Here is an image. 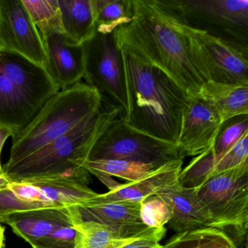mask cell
<instances>
[{
  "label": "cell",
  "mask_w": 248,
  "mask_h": 248,
  "mask_svg": "<svg viewBox=\"0 0 248 248\" xmlns=\"http://www.w3.org/2000/svg\"><path fill=\"white\" fill-rule=\"evenodd\" d=\"M155 195L162 199L170 209L171 219L168 224L176 233L215 229L213 219L195 189L183 187L177 181Z\"/></svg>",
  "instance_id": "2e32d148"
},
{
  "label": "cell",
  "mask_w": 248,
  "mask_h": 248,
  "mask_svg": "<svg viewBox=\"0 0 248 248\" xmlns=\"http://www.w3.org/2000/svg\"><path fill=\"white\" fill-rule=\"evenodd\" d=\"M140 202H83L69 207L72 221H95L108 226L123 238L144 234L152 229L142 223Z\"/></svg>",
  "instance_id": "9a60e30c"
},
{
  "label": "cell",
  "mask_w": 248,
  "mask_h": 248,
  "mask_svg": "<svg viewBox=\"0 0 248 248\" xmlns=\"http://www.w3.org/2000/svg\"><path fill=\"white\" fill-rule=\"evenodd\" d=\"M124 111L103 101L98 112L75 128L27 157L5 164L3 172L10 181L66 178L88 186L91 174L83 167L93 144Z\"/></svg>",
  "instance_id": "3957f363"
},
{
  "label": "cell",
  "mask_w": 248,
  "mask_h": 248,
  "mask_svg": "<svg viewBox=\"0 0 248 248\" xmlns=\"http://www.w3.org/2000/svg\"><path fill=\"white\" fill-rule=\"evenodd\" d=\"M189 34L194 65L204 83L248 85V46L190 27Z\"/></svg>",
  "instance_id": "30bf717a"
},
{
  "label": "cell",
  "mask_w": 248,
  "mask_h": 248,
  "mask_svg": "<svg viewBox=\"0 0 248 248\" xmlns=\"http://www.w3.org/2000/svg\"><path fill=\"white\" fill-rule=\"evenodd\" d=\"M13 136V132L6 127H0V174L3 173V166L1 164V154L2 148L8 138Z\"/></svg>",
  "instance_id": "4dcf8cb0"
},
{
  "label": "cell",
  "mask_w": 248,
  "mask_h": 248,
  "mask_svg": "<svg viewBox=\"0 0 248 248\" xmlns=\"http://www.w3.org/2000/svg\"><path fill=\"white\" fill-rule=\"evenodd\" d=\"M248 132L225 153L216 155L213 147L194 156L181 169L178 181L183 187L195 189L215 175L248 163Z\"/></svg>",
  "instance_id": "e0dca14e"
},
{
  "label": "cell",
  "mask_w": 248,
  "mask_h": 248,
  "mask_svg": "<svg viewBox=\"0 0 248 248\" xmlns=\"http://www.w3.org/2000/svg\"><path fill=\"white\" fill-rule=\"evenodd\" d=\"M5 229L0 223V248H5Z\"/></svg>",
  "instance_id": "1f68e13d"
},
{
  "label": "cell",
  "mask_w": 248,
  "mask_h": 248,
  "mask_svg": "<svg viewBox=\"0 0 248 248\" xmlns=\"http://www.w3.org/2000/svg\"><path fill=\"white\" fill-rule=\"evenodd\" d=\"M195 190L215 229L236 248H243L248 229V162L215 175Z\"/></svg>",
  "instance_id": "8992f818"
},
{
  "label": "cell",
  "mask_w": 248,
  "mask_h": 248,
  "mask_svg": "<svg viewBox=\"0 0 248 248\" xmlns=\"http://www.w3.org/2000/svg\"><path fill=\"white\" fill-rule=\"evenodd\" d=\"M10 179L8 177L5 175V174H0V189L3 188L4 186L7 185L10 182Z\"/></svg>",
  "instance_id": "d6a6232c"
},
{
  "label": "cell",
  "mask_w": 248,
  "mask_h": 248,
  "mask_svg": "<svg viewBox=\"0 0 248 248\" xmlns=\"http://www.w3.org/2000/svg\"><path fill=\"white\" fill-rule=\"evenodd\" d=\"M95 31L111 34L133 19L132 0H93Z\"/></svg>",
  "instance_id": "cb8c5ba5"
},
{
  "label": "cell",
  "mask_w": 248,
  "mask_h": 248,
  "mask_svg": "<svg viewBox=\"0 0 248 248\" xmlns=\"http://www.w3.org/2000/svg\"><path fill=\"white\" fill-rule=\"evenodd\" d=\"M198 95L216 108L223 123L248 114V85L205 82Z\"/></svg>",
  "instance_id": "44dd1931"
},
{
  "label": "cell",
  "mask_w": 248,
  "mask_h": 248,
  "mask_svg": "<svg viewBox=\"0 0 248 248\" xmlns=\"http://www.w3.org/2000/svg\"><path fill=\"white\" fill-rule=\"evenodd\" d=\"M0 49L18 53L44 68L41 35L21 0H0Z\"/></svg>",
  "instance_id": "4fadbf2b"
},
{
  "label": "cell",
  "mask_w": 248,
  "mask_h": 248,
  "mask_svg": "<svg viewBox=\"0 0 248 248\" xmlns=\"http://www.w3.org/2000/svg\"><path fill=\"white\" fill-rule=\"evenodd\" d=\"M166 232V228H159L152 234L138 239L121 248H165L159 242L163 239Z\"/></svg>",
  "instance_id": "f546056e"
},
{
  "label": "cell",
  "mask_w": 248,
  "mask_h": 248,
  "mask_svg": "<svg viewBox=\"0 0 248 248\" xmlns=\"http://www.w3.org/2000/svg\"><path fill=\"white\" fill-rule=\"evenodd\" d=\"M85 83L96 90L102 100L124 111L127 108L125 78L121 50L117 46L115 34L95 31L84 43Z\"/></svg>",
  "instance_id": "8fae6325"
},
{
  "label": "cell",
  "mask_w": 248,
  "mask_h": 248,
  "mask_svg": "<svg viewBox=\"0 0 248 248\" xmlns=\"http://www.w3.org/2000/svg\"><path fill=\"white\" fill-rule=\"evenodd\" d=\"M123 114L94 142L87 160H124L162 166L184 159L176 145L140 133L126 124Z\"/></svg>",
  "instance_id": "9c48e42d"
},
{
  "label": "cell",
  "mask_w": 248,
  "mask_h": 248,
  "mask_svg": "<svg viewBox=\"0 0 248 248\" xmlns=\"http://www.w3.org/2000/svg\"><path fill=\"white\" fill-rule=\"evenodd\" d=\"M77 231L74 248H121L155 233L158 229L132 238H123L108 226L95 221H72Z\"/></svg>",
  "instance_id": "603a6c76"
},
{
  "label": "cell",
  "mask_w": 248,
  "mask_h": 248,
  "mask_svg": "<svg viewBox=\"0 0 248 248\" xmlns=\"http://www.w3.org/2000/svg\"><path fill=\"white\" fill-rule=\"evenodd\" d=\"M83 167L111 189L118 184L111 178L112 176L133 182L145 178L160 166L131 161L101 159L86 160Z\"/></svg>",
  "instance_id": "7402d4cb"
},
{
  "label": "cell",
  "mask_w": 248,
  "mask_h": 248,
  "mask_svg": "<svg viewBox=\"0 0 248 248\" xmlns=\"http://www.w3.org/2000/svg\"><path fill=\"white\" fill-rule=\"evenodd\" d=\"M140 217L146 227L159 229L170 220V209L157 196H151L140 202Z\"/></svg>",
  "instance_id": "4316f807"
},
{
  "label": "cell",
  "mask_w": 248,
  "mask_h": 248,
  "mask_svg": "<svg viewBox=\"0 0 248 248\" xmlns=\"http://www.w3.org/2000/svg\"><path fill=\"white\" fill-rule=\"evenodd\" d=\"M184 160L171 161L155 170L152 173L139 181L118 184L105 194H98L89 200L93 203L141 202L155 195L165 187L178 181Z\"/></svg>",
  "instance_id": "ac0fdd59"
},
{
  "label": "cell",
  "mask_w": 248,
  "mask_h": 248,
  "mask_svg": "<svg viewBox=\"0 0 248 248\" xmlns=\"http://www.w3.org/2000/svg\"></svg>",
  "instance_id": "836d02e7"
},
{
  "label": "cell",
  "mask_w": 248,
  "mask_h": 248,
  "mask_svg": "<svg viewBox=\"0 0 248 248\" xmlns=\"http://www.w3.org/2000/svg\"><path fill=\"white\" fill-rule=\"evenodd\" d=\"M102 104L99 93L85 82L61 90L44 104L24 130L11 137L7 164L18 162L66 134L98 112Z\"/></svg>",
  "instance_id": "277c9868"
},
{
  "label": "cell",
  "mask_w": 248,
  "mask_h": 248,
  "mask_svg": "<svg viewBox=\"0 0 248 248\" xmlns=\"http://www.w3.org/2000/svg\"><path fill=\"white\" fill-rule=\"evenodd\" d=\"M248 132V114L236 116L223 122L213 146L216 155L232 149Z\"/></svg>",
  "instance_id": "484cf974"
},
{
  "label": "cell",
  "mask_w": 248,
  "mask_h": 248,
  "mask_svg": "<svg viewBox=\"0 0 248 248\" xmlns=\"http://www.w3.org/2000/svg\"><path fill=\"white\" fill-rule=\"evenodd\" d=\"M222 124L213 106L198 95L188 98L177 142L182 156H197L212 149Z\"/></svg>",
  "instance_id": "5bb4252c"
},
{
  "label": "cell",
  "mask_w": 248,
  "mask_h": 248,
  "mask_svg": "<svg viewBox=\"0 0 248 248\" xmlns=\"http://www.w3.org/2000/svg\"><path fill=\"white\" fill-rule=\"evenodd\" d=\"M165 248H233L232 239L216 229H204L176 233L164 245Z\"/></svg>",
  "instance_id": "d4e9b609"
},
{
  "label": "cell",
  "mask_w": 248,
  "mask_h": 248,
  "mask_svg": "<svg viewBox=\"0 0 248 248\" xmlns=\"http://www.w3.org/2000/svg\"><path fill=\"white\" fill-rule=\"evenodd\" d=\"M37 29L59 17L57 0H21Z\"/></svg>",
  "instance_id": "83f0119b"
},
{
  "label": "cell",
  "mask_w": 248,
  "mask_h": 248,
  "mask_svg": "<svg viewBox=\"0 0 248 248\" xmlns=\"http://www.w3.org/2000/svg\"><path fill=\"white\" fill-rule=\"evenodd\" d=\"M194 30L248 46V0H157Z\"/></svg>",
  "instance_id": "ba28073f"
},
{
  "label": "cell",
  "mask_w": 248,
  "mask_h": 248,
  "mask_svg": "<svg viewBox=\"0 0 248 248\" xmlns=\"http://www.w3.org/2000/svg\"><path fill=\"white\" fill-rule=\"evenodd\" d=\"M61 27L68 38L83 45L95 33L93 0H57Z\"/></svg>",
  "instance_id": "ffe728a7"
},
{
  "label": "cell",
  "mask_w": 248,
  "mask_h": 248,
  "mask_svg": "<svg viewBox=\"0 0 248 248\" xmlns=\"http://www.w3.org/2000/svg\"><path fill=\"white\" fill-rule=\"evenodd\" d=\"M76 236L73 222H69L53 231L34 248H74Z\"/></svg>",
  "instance_id": "f1b7e54d"
},
{
  "label": "cell",
  "mask_w": 248,
  "mask_h": 248,
  "mask_svg": "<svg viewBox=\"0 0 248 248\" xmlns=\"http://www.w3.org/2000/svg\"><path fill=\"white\" fill-rule=\"evenodd\" d=\"M121 50L125 78L126 124L177 146L188 97L160 69Z\"/></svg>",
  "instance_id": "7a4b0ae2"
},
{
  "label": "cell",
  "mask_w": 248,
  "mask_h": 248,
  "mask_svg": "<svg viewBox=\"0 0 248 248\" xmlns=\"http://www.w3.org/2000/svg\"><path fill=\"white\" fill-rule=\"evenodd\" d=\"M133 19L114 31L117 46L166 74L188 98L204 83L194 65L189 27L157 0H132Z\"/></svg>",
  "instance_id": "6da1fadb"
},
{
  "label": "cell",
  "mask_w": 248,
  "mask_h": 248,
  "mask_svg": "<svg viewBox=\"0 0 248 248\" xmlns=\"http://www.w3.org/2000/svg\"><path fill=\"white\" fill-rule=\"evenodd\" d=\"M59 91L43 66L0 49V127L20 133Z\"/></svg>",
  "instance_id": "5b68a950"
},
{
  "label": "cell",
  "mask_w": 248,
  "mask_h": 248,
  "mask_svg": "<svg viewBox=\"0 0 248 248\" xmlns=\"http://www.w3.org/2000/svg\"><path fill=\"white\" fill-rule=\"evenodd\" d=\"M97 194L88 186L69 178L11 181L0 189V223L13 213L69 208Z\"/></svg>",
  "instance_id": "52a82bcc"
},
{
  "label": "cell",
  "mask_w": 248,
  "mask_h": 248,
  "mask_svg": "<svg viewBox=\"0 0 248 248\" xmlns=\"http://www.w3.org/2000/svg\"><path fill=\"white\" fill-rule=\"evenodd\" d=\"M46 53L44 69L59 89L83 79L85 53L83 45L71 41L61 27L60 17L39 29Z\"/></svg>",
  "instance_id": "7c38bea8"
},
{
  "label": "cell",
  "mask_w": 248,
  "mask_h": 248,
  "mask_svg": "<svg viewBox=\"0 0 248 248\" xmlns=\"http://www.w3.org/2000/svg\"><path fill=\"white\" fill-rule=\"evenodd\" d=\"M72 221L69 208H61L13 213L2 223L9 225L16 234L34 248L57 228Z\"/></svg>",
  "instance_id": "d6986e66"
}]
</instances>
